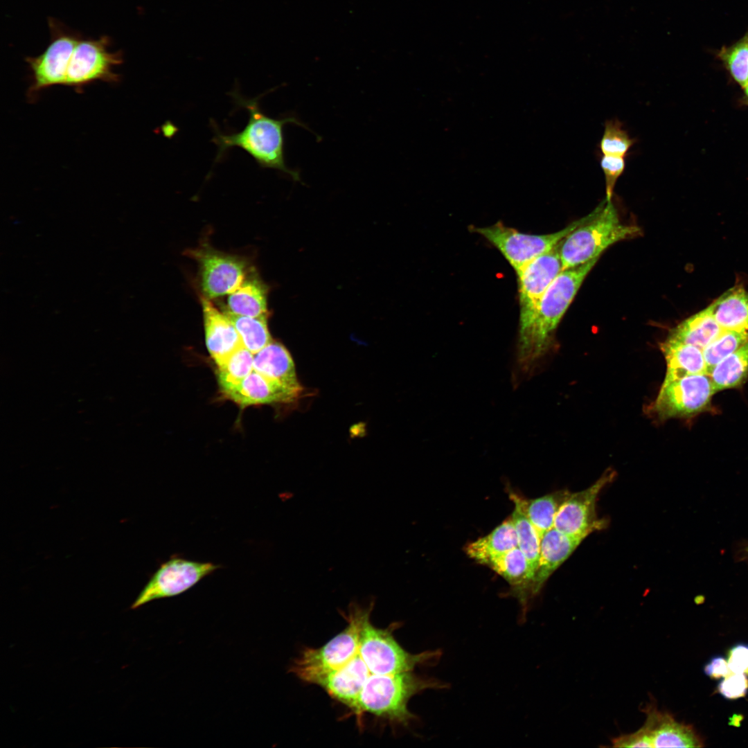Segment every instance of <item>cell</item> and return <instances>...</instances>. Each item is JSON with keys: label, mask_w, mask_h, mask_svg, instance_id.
Segmentation results:
<instances>
[{"label": "cell", "mask_w": 748, "mask_h": 748, "mask_svg": "<svg viewBox=\"0 0 748 748\" xmlns=\"http://www.w3.org/2000/svg\"><path fill=\"white\" fill-rule=\"evenodd\" d=\"M722 331L709 306L681 322L671 330L669 337L703 350Z\"/></svg>", "instance_id": "603a6c76"}, {"label": "cell", "mask_w": 748, "mask_h": 748, "mask_svg": "<svg viewBox=\"0 0 748 748\" xmlns=\"http://www.w3.org/2000/svg\"><path fill=\"white\" fill-rule=\"evenodd\" d=\"M584 539L563 533L554 527L541 537L537 569L530 587V596L538 594L551 575L564 563Z\"/></svg>", "instance_id": "ac0fdd59"}, {"label": "cell", "mask_w": 748, "mask_h": 748, "mask_svg": "<svg viewBox=\"0 0 748 748\" xmlns=\"http://www.w3.org/2000/svg\"><path fill=\"white\" fill-rule=\"evenodd\" d=\"M587 217L588 215L557 232L543 235L524 233L501 222L488 226H472L471 230L492 244L517 273L537 257L553 249Z\"/></svg>", "instance_id": "52a82bcc"}, {"label": "cell", "mask_w": 748, "mask_h": 748, "mask_svg": "<svg viewBox=\"0 0 748 748\" xmlns=\"http://www.w3.org/2000/svg\"><path fill=\"white\" fill-rule=\"evenodd\" d=\"M483 564L497 573L513 587V594L522 607V622L526 613L527 601L531 597L530 587L535 576L526 557L517 546L490 558Z\"/></svg>", "instance_id": "d6986e66"}, {"label": "cell", "mask_w": 748, "mask_h": 748, "mask_svg": "<svg viewBox=\"0 0 748 748\" xmlns=\"http://www.w3.org/2000/svg\"><path fill=\"white\" fill-rule=\"evenodd\" d=\"M224 313L238 332L242 346L253 355L272 341L267 327V316H240L226 310Z\"/></svg>", "instance_id": "83f0119b"}, {"label": "cell", "mask_w": 748, "mask_h": 748, "mask_svg": "<svg viewBox=\"0 0 748 748\" xmlns=\"http://www.w3.org/2000/svg\"><path fill=\"white\" fill-rule=\"evenodd\" d=\"M220 565L177 556L161 564L131 605L136 609L154 600L172 597L190 589Z\"/></svg>", "instance_id": "8fae6325"}, {"label": "cell", "mask_w": 748, "mask_h": 748, "mask_svg": "<svg viewBox=\"0 0 748 748\" xmlns=\"http://www.w3.org/2000/svg\"><path fill=\"white\" fill-rule=\"evenodd\" d=\"M704 673L713 679H723L730 675L727 659L722 656L712 657L704 666Z\"/></svg>", "instance_id": "74e56055"}, {"label": "cell", "mask_w": 748, "mask_h": 748, "mask_svg": "<svg viewBox=\"0 0 748 748\" xmlns=\"http://www.w3.org/2000/svg\"><path fill=\"white\" fill-rule=\"evenodd\" d=\"M715 393L709 375H691L663 382L650 410L660 419L695 415L709 404Z\"/></svg>", "instance_id": "30bf717a"}, {"label": "cell", "mask_w": 748, "mask_h": 748, "mask_svg": "<svg viewBox=\"0 0 748 748\" xmlns=\"http://www.w3.org/2000/svg\"><path fill=\"white\" fill-rule=\"evenodd\" d=\"M192 255L199 262L201 287L208 299L229 294L247 276L245 261L236 256L210 249L194 251Z\"/></svg>", "instance_id": "5bb4252c"}, {"label": "cell", "mask_w": 748, "mask_h": 748, "mask_svg": "<svg viewBox=\"0 0 748 748\" xmlns=\"http://www.w3.org/2000/svg\"><path fill=\"white\" fill-rule=\"evenodd\" d=\"M51 41L44 51L26 62L32 75L28 96L33 97L43 89L65 84L68 66L80 35L53 18L48 19Z\"/></svg>", "instance_id": "ba28073f"}, {"label": "cell", "mask_w": 748, "mask_h": 748, "mask_svg": "<svg viewBox=\"0 0 748 748\" xmlns=\"http://www.w3.org/2000/svg\"><path fill=\"white\" fill-rule=\"evenodd\" d=\"M253 371V354L242 346L217 367V381L222 393L238 385Z\"/></svg>", "instance_id": "f546056e"}, {"label": "cell", "mask_w": 748, "mask_h": 748, "mask_svg": "<svg viewBox=\"0 0 748 748\" xmlns=\"http://www.w3.org/2000/svg\"><path fill=\"white\" fill-rule=\"evenodd\" d=\"M743 89H744L745 99H746V100H747V102L748 103V82L743 87Z\"/></svg>", "instance_id": "f35d334b"}, {"label": "cell", "mask_w": 748, "mask_h": 748, "mask_svg": "<svg viewBox=\"0 0 748 748\" xmlns=\"http://www.w3.org/2000/svg\"><path fill=\"white\" fill-rule=\"evenodd\" d=\"M718 693L727 700H737L748 693V676L731 673L723 678L717 687Z\"/></svg>", "instance_id": "e575fe53"}, {"label": "cell", "mask_w": 748, "mask_h": 748, "mask_svg": "<svg viewBox=\"0 0 748 748\" xmlns=\"http://www.w3.org/2000/svg\"><path fill=\"white\" fill-rule=\"evenodd\" d=\"M510 498L515 504L510 518L517 533V546L526 557L535 574L540 560L541 537L522 511L518 501L512 496Z\"/></svg>", "instance_id": "f1b7e54d"}, {"label": "cell", "mask_w": 748, "mask_h": 748, "mask_svg": "<svg viewBox=\"0 0 748 748\" xmlns=\"http://www.w3.org/2000/svg\"><path fill=\"white\" fill-rule=\"evenodd\" d=\"M615 477L614 470H606L591 486L581 491L570 493L560 506L553 527L567 535L585 539L605 526V521L596 515L598 496Z\"/></svg>", "instance_id": "7c38bea8"}, {"label": "cell", "mask_w": 748, "mask_h": 748, "mask_svg": "<svg viewBox=\"0 0 748 748\" xmlns=\"http://www.w3.org/2000/svg\"><path fill=\"white\" fill-rule=\"evenodd\" d=\"M612 744L614 747H652L648 732L643 725L633 733L614 738Z\"/></svg>", "instance_id": "d590c367"}, {"label": "cell", "mask_w": 748, "mask_h": 748, "mask_svg": "<svg viewBox=\"0 0 748 748\" xmlns=\"http://www.w3.org/2000/svg\"><path fill=\"white\" fill-rule=\"evenodd\" d=\"M709 375L715 393L740 385L748 376V342L722 359Z\"/></svg>", "instance_id": "4316f807"}, {"label": "cell", "mask_w": 748, "mask_h": 748, "mask_svg": "<svg viewBox=\"0 0 748 748\" xmlns=\"http://www.w3.org/2000/svg\"><path fill=\"white\" fill-rule=\"evenodd\" d=\"M300 393L253 371L240 383L222 393L239 406L245 407L290 403Z\"/></svg>", "instance_id": "2e32d148"}, {"label": "cell", "mask_w": 748, "mask_h": 748, "mask_svg": "<svg viewBox=\"0 0 748 748\" xmlns=\"http://www.w3.org/2000/svg\"><path fill=\"white\" fill-rule=\"evenodd\" d=\"M448 688L449 684L445 682L418 675L413 671L374 675L363 686L351 711L360 727L365 713L406 726L416 719L407 706L413 696L427 689Z\"/></svg>", "instance_id": "3957f363"}, {"label": "cell", "mask_w": 748, "mask_h": 748, "mask_svg": "<svg viewBox=\"0 0 748 748\" xmlns=\"http://www.w3.org/2000/svg\"><path fill=\"white\" fill-rule=\"evenodd\" d=\"M639 227L623 223L612 199L605 198L587 219L559 244L563 269L587 263L611 245L638 235Z\"/></svg>", "instance_id": "277c9868"}, {"label": "cell", "mask_w": 748, "mask_h": 748, "mask_svg": "<svg viewBox=\"0 0 748 748\" xmlns=\"http://www.w3.org/2000/svg\"><path fill=\"white\" fill-rule=\"evenodd\" d=\"M710 306L723 330L748 334V292L744 288L729 290Z\"/></svg>", "instance_id": "7402d4cb"}, {"label": "cell", "mask_w": 748, "mask_h": 748, "mask_svg": "<svg viewBox=\"0 0 748 748\" xmlns=\"http://www.w3.org/2000/svg\"><path fill=\"white\" fill-rule=\"evenodd\" d=\"M600 167L605 181V198L612 199L616 181L625 168V157L603 155L600 159Z\"/></svg>", "instance_id": "836d02e7"}, {"label": "cell", "mask_w": 748, "mask_h": 748, "mask_svg": "<svg viewBox=\"0 0 748 748\" xmlns=\"http://www.w3.org/2000/svg\"><path fill=\"white\" fill-rule=\"evenodd\" d=\"M660 347L667 366L664 382L691 375L708 374L703 352L698 348L670 337Z\"/></svg>", "instance_id": "44dd1931"}, {"label": "cell", "mask_w": 748, "mask_h": 748, "mask_svg": "<svg viewBox=\"0 0 748 748\" xmlns=\"http://www.w3.org/2000/svg\"><path fill=\"white\" fill-rule=\"evenodd\" d=\"M748 342V334L723 330L722 332L703 350L708 375L713 368L727 355Z\"/></svg>", "instance_id": "4dcf8cb0"}, {"label": "cell", "mask_w": 748, "mask_h": 748, "mask_svg": "<svg viewBox=\"0 0 748 748\" xmlns=\"http://www.w3.org/2000/svg\"><path fill=\"white\" fill-rule=\"evenodd\" d=\"M720 57L734 80L744 87L748 82V35L722 51Z\"/></svg>", "instance_id": "d6a6232c"}, {"label": "cell", "mask_w": 748, "mask_h": 748, "mask_svg": "<svg viewBox=\"0 0 748 748\" xmlns=\"http://www.w3.org/2000/svg\"><path fill=\"white\" fill-rule=\"evenodd\" d=\"M634 141L623 128L621 122L609 120L605 123L599 147L603 155L625 157Z\"/></svg>", "instance_id": "1f68e13d"}, {"label": "cell", "mask_w": 748, "mask_h": 748, "mask_svg": "<svg viewBox=\"0 0 748 748\" xmlns=\"http://www.w3.org/2000/svg\"><path fill=\"white\" fill-rule=\"evenodd\" d=\"M643 711L652 747H702L704 741L692 725L677 721L672 714L659 711L654 704Z\"/></svg>", "instance_id": "9a60e30c"}, {"label": "cell", "mask_w": 748, "mask_h": 748, "mask_svg": "<svg viewBox=\"0 0 748 748\" xmlns=\"http://www.w3.org/2000/svg\"><path fill=\"white\" fill-rule=\"evenodd\" d=\"M518 546L517 533L511 518L497 526L488 535L467 544V555L480 564Z\"/></svg>", "instance_id": "d4e9b609"}, {"label": "cell", "mask_w": 748, "mask_h": 748, "mask_svg": "<svg viewBox=\"0 0 748 748\" xmlns=\"http://www.w3.org/2000/svg\"><path fill=\"white\" fill-rule=\"evenodd\" d=\"M109 38L103 35L98 39L80 37L76 44L66 73L65 84L81 89L94 81L116 83L120 75L114 69L123 61L121 51H109Z\"/></svg>", "instance_id": "9c48e42d"}, {"label": "cell", "mask_w": 748, "mask_h": 748, "mask_svg": "<svg viewBox=\"0 0 748 748\" xmlns=\"http://www.w3.org/2000/svg\"><path fill=\"white\" fill-rule=\"evenodd\" d=\"M370 617L371 614L363 622L358 652L372 675L413 671L417 666H431L440 661V650L411 654L401 647L393 636L398 623L382 629L375 627Z\"/></svg>", "instance_id": "8992f818"}, {"label": "cell", "mask_w": 748, "mask_h": 748, "mask_svg": "<svg viewBox=\"0 0 748 748\" xmlns=\"http://www.w3.org/2000/svg\"><path fill=\"white\" fill-rule=\"evenodd\" d=\"M226 311L240 316H267L266 286L255 276L247 274L229 294Z\"/></svg>", "instance_id": "cb8c5ba5"}, {"label": "cell", "mask_w": 748, "mask_h": 748, "mask_svg": "<svg viewBox=\"0 0 748 748\" xmlns=\"http://www.w3.org/2000/svg\"><path fill=\"white\" fill-rule=\"evenodd\" d=\"M598 260L562 269L544 292L531 321L519 329L514 371L516 383L533 375L550 351L555 329Z\"/></svg>", "instance_id": "6da1fadb"}, {"label": "cell", "mask_w": 748, "mask_h": 748, "mask_svg": "<svg viewBox=\"0 0 748 748\" xmlns=\"http://www.w3.org/2000/svg\"><path fill=\"white\" fill-rule=\"evenodd\" d=\"M727 661L732 673L748 676V643H737L727 652Z\"/></svg>", "instance_id": "8d00e7d4"}, {"label": "cell", "mask_w": 748, "mask_h": 748, "mask_svg": "<svg viewBox=\"0 0 748 748\" xmlns=\"http://www.w3.org/2000/svg\"><path fill=\"white\" fill-rule=\"evenodd\" d=\"M374 603L373 599L366 605L351 603L347 613L342 614L347 621L344 630L320 648L303 649L290 672L305 682L314 684L321 677L342 666L356 652L363 622L371 614Z\"/></svg>", "instance_id": "5b68a950"}, {"label": "cell", "mask_w": 748, "mask_h": 748, "mask_svg": "<svg viewBox=\"0 0 748 748\" xmlns=\"http://www.w3.org/2000/svg\"><path fill=\"white\" fill-rule=\"evenodd\" d=\"M569 494L564 490L533 499H524L515 494H510V496L518 501L522 511L542 537L544 533L553 528L558 509Z\"/></svg>", "instance_id": "484cf974"}, {"label": "cell", "mask_w": 748, "mask_h": 748, "mask_svg": "<svg viewBox=\"0 0 748 748\" xmlns=\"http://www.w3.org/2000/svg\"><path fill=\"white\" fill-rule=\"evenodd\" d=\"M559 244L517 272L519 296V328L531 321L542 296L563 269Z\"/></svg>", "instance_id": "4fadbf2b"}, {"label": "cell", "mask_w": 748, "mask_h": 748, "mask_svg": "<svg viewBox=\"0 0 748 748\" xmlns=\"http://www.w3.org/2000/svg\"><path fill=\"white\" fill-rule=\"evenodd\" d=\"M204 314L206 346L217 367L221 366L242 346L235 326L205 296L201 297Z\"/></svg>", "instance_id": "e0dca14e"}, {"label": "cell", "mask_w": 748, "mask_h": 748, "mask_svg": "<svg viewBox=\"0 0 748 748\" xmlns=\"http://www.w3.org/2000/svg\"><path fill=\"white\" fill-rule=\"evenodd\" d=\"M231 95L238 105L247 110L249 121L242 131L232 134L222 133L213 125L215 136L212 142L218 149L216 161H220L231 148L238 147L251 155L261 168L280 170L294 181H301L299 171L290 168L285 163L283 130L290 123L310 131L308 127L295 116L269 117L260 107V96L245 98L237 90Z\"/></svg>", "instance_id": "7a4b0ae2"}, {"label": "cell", "mask_w": 748, "mask_h": 748, "mask_svg": "<svg viewBox=\"0 0 748 748\" xmlns=\"http://www.w3.org/2000/svg\"><path fill=\"white\" fill-rule=\"evenodd\" d=\"M253 371L293 390L301 391L293 359L280 343L271 341L253 355Z\"/></svg>", "instance_id": "ffe728a7"}]
</instances>
